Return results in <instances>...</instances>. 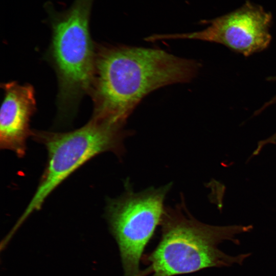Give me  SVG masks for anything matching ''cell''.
<instances>
[{"label":"cell","instance_id":"cell-4","mask_svg":"<svg viewBox=\"0 0 276 276\" xmlns=\"http://www.w3.org/2000/svg\"><path fill=\"white\" fill-rule=\"evenodd\" d=\"M128 133L123 126L92 117L82 127L69 132L32 130L33 139L45 147L48 159L37 189L16 226L39 210L50 194L86 162L106 151L122 155L123 142Z\"/></svg>","mask_w":276,"mask_h":276},{"label":"cell","instance_id":"cell-1","mask_svg":"<svg viewBox=\"0 0 276 276\" xmlns=\"http://www.w3.org/2000/svg\"><path fill=\"white\" fill-rule=\"evenodd\" d=\"M200 64L156 48L97 44L89 95L92 117L124 126L142 99L167 85L187 83Z\"/></svg>","mask_w":276,"mask_h":276},{"label":"cell","instance_id":"cell-7","mask_svg":"<svg viewBox=\"0 0 276 276\" xmlns=\"http://www.w3.org/2000/svg\"><path fill=\"white\" fill-rule=\"evenodd\" d=\"M4 99L0 111V147L24 156L26 141L31 136V117L36 111L35 90L30 84L11 81L1 84Z\"/></svg>","mask_w":276,"mask_h":276},{"label":"cell","instance_id":"cell-6","mask_svg":"<svg viewBox=\"0 0 276 276\" xmlns=\"http://www.w3.org/2000/svg\"><path fill=\"white\" fill-rule=\"evenodd\" d=\"M272 15L250 1L230 13L201 23L209 26L201 31L179 34H155L149 41L164 39H196L219 43L247 57L269 45Z\"/></svg>","mask_w":276,"mask_h":276},{"label":"cell","instance_id":"cell-2","mask_svg":"<svg viewBox=\"0 0 276 276\" xmlns=\"http://www.w3.org/2000/svg\"><path fill=\"white\" fill-rule=\"evenodd\" d=\"M160 240L142 259L148 267L144 274L174 276L195 272L210 267L241 265L250 253L236 256L220 250L218 245L226 240L240 244L237 234L250 232L253 226L233 225L214 226L195 219L183 200L175 208H165L160 222Z\"/></svg>","mask_w":276,"mask_h":276},{"label":"cell","instance_id":"cell-3","mask_svg":"<svg viewBox=\"0 0 276 276\" xmlns=\"http://www.w3.org/2000/svg\"><path fill=\"white\" fill-rule=\"evenodd\" d=\"M94 1L75 0L62 11L50 3L45 5L52 30L47 56L57 77L58 114L64 120L74 117L94 82L97 44L89 29Z\"/></svg>","mask_w":276,"mask_h":276},{"label":"cell","instance_id":"cell-5","mask_svg":"<svg viewBox=\"0 0 276 276\" xmlns=\"http://www.w3.org/2000/svg\"><path fill=\"white\" fill-rule=\"evenodd\" d=\"M126 191L109 199L106 217L118 244L124 276H142L140 262L143 253L160 222L165 212L164 200L172 187L149 188L135 193L126 182Z\"/></svg>","mask_w":276,"mask_h":276}]
</instances>
